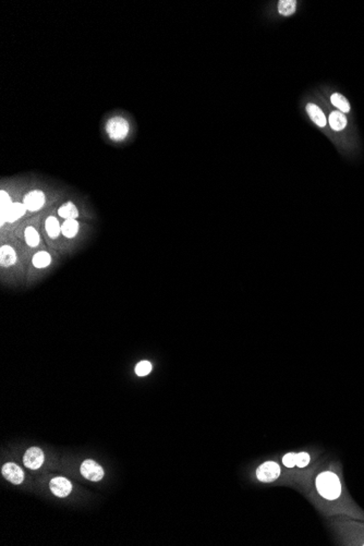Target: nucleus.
I'll use <instances>...</instances> for the list:
<instances>
[{
  "mask_svg": "<svg viewBox=\"0 0 364 546\" xmlns=\"http://www.w3.org/2000/svg\"><path fill=\"white\" fill-rule=\"evenodd\" d=\"M307 111H308L310 118H311V120L314 122L315 125L318 126L319 128H324L326 126V124H327V119H326V116L324 115V112L320 110V108L318 106L310 103L307 106Z\"/></svg>",
  "mask_w": 364,
  "mask_h": 546,
  "instance_id": "9d476101",
  "label": "nucleus"
},
{
  "mask_svg": "<svg viewBox=\"0 0 364 546\" xmlns=\"http://www.w3.org/2000/svg\"><path fill=\"white\" fill-rule=\"evenodd\" d=\"M330 101L336 108H338V110L342 112V114H348V112L350 111L349 101H348V99L345 97V96L341 95L340 93H334L331 95Z\"/></svg>",
  "mask_w": 364,
  "mask_h": 546,
  "instance_id": "4468645a",
  "label": "nucleus"
},
{
  "mask_svg": "<svg viewBox=\"0 0 364 546\" xmlns=\"http://www.w3.org/2000/svg\"><path fill=\"white\" fill-rule=\"evenodd\" d=\"M32 262H33V265L36 267V269H44V267H47L48 265H50L51 256L48 252H45V251H41V252L36 253L33 256V260H32Z\"/></svg>",
  "mask_w": 364,
  "mask_h": 546,
  "instance_id": "f3484780",
  "label": "nucleus"
},
{
  "mask_svg": "<svg viewBox=\"0 0 364 546\" xmlns=\"http://www.w3.org/2000/svg\"><path fill=\"white\" fill-rule=\"evenodd\" d=\"M81 474L85 479L93 482H98L104 476V470L94 460H85L81 464Z\"/></svg>",
  "mask_w": 364,
  "mask_h": 546,
  "instance_id": "20e7f679",
  "label": "nucleus"
},
{
  "mask_svg": "<svg viewBox=\"0 0 364 546\" xmlns=\"http://www.w3.org/2000/svg\"><path fill=\"white\" fill-rule=\"evenodd\" d=\"M152 371V364L148 361H141L136 366V373L138 376H146Z\"/></svg>",
  "mask_w": 364,
  "mask_h": 546,
  "instance_id": "412c9836",
  "label": "nucleus"
},
{
  "mask_svg": "<svg viewBox=\"0 0 364 546\" xmlns=\"http://www.w3.org/2000/svg\"><path fill=\"white\" fill-rule=\"evenodd\" d=\"M45 228H46L47 234L52 239H56L57 237H59V234L61 232V225L59 224L58 219L53 216H50L46 219Z\"/></svg>",
  "mask_w": 364,
  "mask_h": 546,
  "instance_id": "2eb2a0df",
  "label": "nucleus"
},
{
  "mask_svg": "<svg viewBox=\"0 0 364 546\" xmlns=\"http://www.w3.org/2000/svg\"><path fill=\"white\" fill-rule=\"evenodd\" d=\"M317 489L318 494L325 500H335L341 494V483L335 473L326 471L317 478Z\"/></svg>",
  "mask_w": 364,
  "mask_h": 546,
  "instance_id": "f257e3e1",
  "label": "nucleus"
},
{
  "mask_svg": "<svg viewBox=\"0 0 364 546\" xmlns=\"http://www.w3.org/2000/svg\"><path fill=\"white\" fill-rule=\"evenodd\" d=\"M294 453H289L285 455L282 458V463L286 465L287 468H293L296 465V461H294Z\"/></svg>",
  "mask_w": 364,
  "mask_h": 546,
  "instance_id": "5701e85b",
  "label": "nucleus"
},
{
  "mask_svg": "<svg viewBox=\"0 0 364 546\" xmlns=\"http://www.w3.org/2000/svg\"><path fill=\"white\" fill-rule=\"evenodd\" d=\"M58 214L59 216L65 218L66 221L67 219H76L79 216V210L73 203L68 202V203H65V204L59 208Z\"/></svg>",
  "mask_w": 364,
  "mask_h": 546,
  "instance_id": "dca6fc26",
  "label": "nucleus"
},
{
  "mask_svg": "<svg viewBox=\"0 0 364 546\" xmlns=\"http://www.w3.org/2000/svg\"><path fill=\"white\" fill-rule=\"evenodd\" d=\"M25 241L32 248H35L40 244V234L34 227H28L25 229Z\"/></svg>",
  "mask_w": 364,
  "mask_h": 546,
  "instance_id": "6ab92c4d",
  "label": "nucleus"
},
{
  "mask_svg": "<svg viewBox=\"0 0 364 546\" xmlns=\"http://www.w3.org/2000/svg\"><path fill=\"white\" fill-rule=\"evenodd\" d=\"M294 461L299 468L307 467L310 462V455L308 453H299L294 455Z\"/></svg>",
  "mask_w": 364,
  "mask_h": 546,
  "instance_id": "4be33fe9",
  "label": "nucleus"
},
{
  "mask_svg": "<svg viewBox=\"0 0 364 546\" xmlns=\"http://www.w3.org/2000/svg\"><path fill=\"white\" fill-rule=\"evenodd\" d=\"M328 124L335 131H342L348 125V120L345 114L339 110L331 111L328 117Z\"/></svg>",
  "mask_w": 364,
  "mask_h": 546,
  "instance_id": "9b49d317",
  "label": "nucleus"
},
{
  "mask_svg": "<svg viewBox=\"0 0 364 546\" xmlns=\"http://www.w3.org/2000/svg\"><path fill=\"white\" fill-rule=\"evenodd\" d=\"M78 232H79V223L77 222V219H67V221L61 225V233L68 239L74 238L78 234Z\"/></svg>",
  "mask_w": 364,
  "mask_h": 546,
  "instance_id": "ddd939ff",
  "label": "nucleus"
},
{
  "mask_svg": "<svg viewBox=\"0 0 364 546\" xmlns=\"http://www.w3.org/2000/svg\"><path fill=\"white\" fill-rule=\"evenodd\" d=\"M23 462L26 468L32 470H37L44 463V453L39 447H32L25 453L23 457Z\"/></svg>",
  "mask_w": 364,
  "mask_h": 546,
  "instance_id": "423d86ee",
  "label": "nucleus"
},
{
  "mask_svg": "<svg viewBox=\"0 0 364 546\" xmlns=\"http://www.w3.org/2000/svg\"><path fill=\"white\" fill-rule=\"evenodd\" d=\"M17 262V254L15 251L9 247V245H3L0 249V264L3 267H9L13 265Z\"/></svg>",
  "mask_w": 364,
  "mask_h": 546,
  "instance_id": "f8f14e48",
  "label": "nucleus"
},
{
  "mask_svg": "<svg viewBox=\"0 0 364 546\" xmlns=\"http://www.w3.org/2000/svg\"><path fill=\"white\" fill-rule=\"evenodd\" d=\"M1 473L2 475L6 478L8 481L11 482L12 484H21L24 480V472L23 470L21 469L19 465H17L15 463H6L2 467V470H1Z\"/></svg>",
  "mask_w": 364,
  "mask_h": 546,
  "instance_id": "0eeeda50",
  "label": "nucleus"
},
{
  "mask_svg": "<svg viewBox=\"0 0 364 546\" xmlns=\"http://www.w3.org/2000/svg\"><path fill=\"white\" fill-rule=\"evenodd\" d=\"M0 202H1V221H2L7 211L9 210V207L12 205V201L10 199V196L7 192L1 191L0 192Z\"/></svg>",
  "mask_w": 364,
  "mask_h": 546,
  "instance_id": "aec40b11",
  "label": "nucleus"
},
{
  "mask_svg": "<svg viewBox=\"0 0 364 546\" xmlns=\"http://www.w3.org/2000/svg\"><path fill=\"white\" fill-rule=\"evenodd\" d=\"M129 122L122 117H114L107 121V135L114 141H122L129 135Z\"/></svg>",
  "mask_w": 364,
  "mask_h": 546,
  "instance_id": "f03ea898",
  "label": "nucleus"
},
{
  "mask_svg": "<svg viewBox=\"0 0 364 546\" xmlns=\"http://www.w3.org/2000/svg\"><path fill=\"white\" fill-rule=\"evenodd\" d=\"M23 204L26 210L31 212H37L45 204V194L41 190H33L24 196Z\"/></svg>",
  "mask_w": 364,
  "mask_h": 546,
  "instance_id": "39448f33",
  "label": "nucleus"
},
{
  "mask_svg": "<svg viewBox=\"0 0 364 546\" xmlns=\"http://www.w3.org/2000/svg\"><path fill=\"white\" fill-rule=\"evenodd\" d=\"M280 475V467L274 461H267L261 464L256 470V478L263 483H271Z\"/></svg>",
  "mask_w": 364,
  "mask_h": 546,
  "instance_id": "7ed1b4c3",
  "label": "nucleus"
},
{
  "mask_svg": "<svg viewBox=\"0 0 364 546\" xmlns=\"http://www.w3.org/2000/svg\"><path fill=\"white\" fill-rule=\"evenodd\" d=\"M297 1L296 0H280L278 3V11L282 15H292L296 12Z\"/></svg>",
  "mask_w": 364,
  "mask_h": 546,
  "instance_id": "a211bd4d",
  "label": "nucleus"
},
{
  "mask_svg": "<svg viewBox=\"0 0 364 546\" xmlns=\"http://www.w3.org/2000/svg\"><path fill=\"white\" fill-rule=\"evenodd\" d=\"M26 211L28 210H26V207L24 206L23 203H12V205L9 207L6 215H4V218L1 221V226L6 222L7 223L17 222L18 219H20L24 215Z\"/></svg>",
  "mask_w": 364,
  "mask_h": 546,
  "instance_id": "1a4fd4ad",
  "label": "nucleus"
},
{
  "mask_svg": "<svg viewBox=\"0 0 364 546\" xmlns=\"http://www.w3.org/2000/svg\"><path fill=\"white\" fill-rule=\"evenodd\" d=\"M50 490L58 497H66L71 493L72 484L67 479L58 476L50 481Z\"/></svg>",
  "mask_w": 364,
  "mask_h": 546,
  "instance_id": "6e6552de",
  "label": "nucleus"
}]
</instances>
